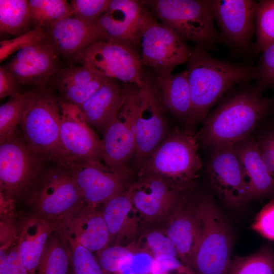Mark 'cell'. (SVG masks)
<instances>
[{"mask_svg": "<svg viewBox=\"0 0 274 274\" xmlns=\"http://www.w3.org/2000/svg\"><path fill=\"white\" fill-rule=\"evenodd\" d=\"M152 274H195L178 256H167L155 259Z\"/></svg>", "mask_w": 274, "mask_h": 274, "instance_id": "f6af8a7d", "label": "cell"}, {"mask_svg": "<svg viewBox=\"0 0 274 274\" xmlns=\"http://www.w3.org/2000/svg\"><path fill=\"white\" fill-rule=\"evenodd\" d=\"M73 58L81 65L91 66L111 79L133 83L138 87L147 84L143 79L140 58L127 46L98 41L80 51Z\"/></svg>", "mask_w": 274, "mask_h": 274, "instance_id": "8fae6325", "label": "cell"}, {"mask_svg": "<svg viewBox=\"0 0 274 274\" xmlns=\"http://www.w3.org/2000/svg\"><path fill=\"white\" fill-rule=\"evenodd\" d=\"M135 119V151L132 168L135 171L164 140L168 133L160 104L151 86L138 87Z\"/></svg>", "mask_w": 274, "mask_h": 274, "instance_id": "9a60e30c", "label": "cell"}, {"mask_svg": "<svg viewBox=\"0 0 274 274\" xmlns=\"http://www.w3.org/2000/svg\"><path fill=\"white\" fill-rule=\"evenodd\" d=\"M141 2L153 10L162 24L184 40L193 41L204 48L211 47L218 40L210 0Z\"/></svg>", "mask_w": 274, "mask_h": 274, "instance_id": "52a82bcc", "label": "cell"}, {"mask_svg": "<svg viewBox=\"0 0 274 274\" xmlns=\"http://www.w3.org/2000/svg\"><path fill=\"white\" fill-rule=\"evenodd\" d=\"M133 249V242L127 246L109 245L95 253L101 267L111 274H116L121 259Z\"/></svg>", "mask_w": 274, "mask_h": 274, "instance_id": "b9f144b4", "label": "cell"}, {"mask_svg": "<svg viewBox=\"0 0 274 274\" xmlns=\"http://www.w3.org/2000/svg\"><path fill=\"white\" fill-rule=\"evenodd\" d=\"M46 38L45 31L40 27H33L26 32L9 40L0 42V61L7 59L14 52L43 41Z\"/></svg>", "mask_w": 274, "mask_h": 274, "instance_id": "74e56055", "label": "cell"}, {"mask_svg": "<svg viewBox=\"0 0 274 274\" xmlns=\"http://www.w3.org/2000/svg\"><path fill=\"white\" fill-rule=\"evenodd\" d=\"M30 25L44 30L72 15L70 3L65 0H29Z\"/></svg>", "mask_w": 274, "mask_h": 274, "instance_id": "f546056e", "label": "cell"}, {"mask_svg": "<svg viewBox=\"0 0 274 274\" xmlns=\"http://www.w3.org/2000/svg\"><path fill=\"white\" fill-rule=\"evenodd\" d=\"M61 222L32 213L21 217L16 229L17 247L30 274H36L47 242Z\"/></svg>", "mask_w": 274, "mask_h": 274, "instance_id": "603a6c76", "label": "cell"}, {"mask_svg": "<svg viewBox=\"0 0 274 274\" xmlns=\"http://www.w3.org/2000/svg\"><path fill=\"white\" fill-rule=\"evenodd\" d=\"M207 171L213 187L228 206L238 209L250 199L248 181L234 146L213 153Z\"/></svg>", "mask_w": 274, "mask_h": 274, "instance_id": "2e32d148", "label": "cell"}, {"mask_svg": "<svg viewBox=\"0 0 274 274\" xmlns=\"http://www.w3.org/2000/svg\"><path fill=\"white\" fill-rule=\"evenodd\" d=\"M214 18L233 46H248L255 22L257 3L251 0H211Z\"/></svg>", "mask_w": 274, "mask_h": 274, "instance_id": "d6986e66", "label": "cell"}, {"mask_svg": "<svg viewBox=\"0 0 274 274\" xmlns=\"http://www.w3.org/2000/svg\"><path fill=\"white\" fill-rule=\"evenodd\" d=\"M0 274H30L19 253L17 236L10 245H1Z\"/></svg>", "mask_w": 274, "mask_h": 274, "instance_id": "ab89813d", "label": "cell"}, {"mask_svg": "<svg viewBox=\"0 0 274 274\" xmlns=\"http://www.w3.org/2000/svg\"><path fill=\"white\" fill-rule=\"evenodd\" d=\"M59 230L94 253L110 245V233L101 210L84 208L63 220Z\"/></svg>", "mask_w": 274, "mask_h": 274, "instance_id": "d4e9b609", "label": "cell"}, {"mask_svg": "<svg viewBox=\"0 0 274 274\" xmlns=\"http://www.w3.org/2000/svg\"><path fill=\"white\" fill-rule=\"evenodd\" d=\"M194 198L199 231L191 268L195 274H227L233 245L231 228L210 196Z\"/></svg>", "mask_w": 274, "mask_h": 274, "instance_id": "277c9868", "label": "cell"}, {"mask_svg": "<svg viewBox=\"0 0 274 274\" xmlns=\"http://www.w3.org/2000/svg\"><path fill=\"white\" fill-rule=\"evenodd\" d=\"M60 105V140L67 161V168L75 163L101 161L102 140L82 111L78 106L62 98Z\"/></svg>", "mask_w": 274, "mask_h": 274, "instance_id": "4fadbf2b", "label": "cell"}, {"mask_svg": "<svg viewBox=\"0 0 274 274\" xmlns=\"http://www.w3.org/2000/svg\"><path fill=\"white\" fill-rule=\"evenodd\" d=\"M151 87L163 111L170 112L190 125L192 105L186 70L166 76H157Z\"/></svg>", "mask_w": 274, "mask_h": 274, "instance_id": "83f0119b", "label": "cell"}, {"mask_svg": "<svg viewBox=\"0 0 274 274\" xmlns=\"http://www.w3.org/2000/svg\"><path fill=\"white\" fill-rule=\"evenodd\" d=\"M58 56L43 40L18 51L4 66L20 85L44 88L60 68Z\"/></svg>", "mask_w": 274, "mask_h": 274, "instance_id": "ac0fdd59", "label": "cell"}, {"mask_svg": "<svg viewBox=\"0 0 274 274\" xmlns=\"http://www.w3.org/2000/svg\"><path fill=\"white\" fill-rule=\"evenodd\" d=\"M134 243L137 248L148 253L155 259L167 256L179 257L173 242L164 228L144 229Z\"/></svg>", "mask_w": 274, "mask_h": 274, "instance_id": "836d02e7", "label": "cell"}, {"mask_svg": "<svg viewBox=\"0 0 274 274\" xmlns=\"http://www.w3.org/2000/svg\"><path fill=\"white\" fill-rule=\"evenodd\" d=\"M154 262L152 256L137 248L133 242L132 250L121 259L116 274H152Z\"/></svg>", "mask_w": 274, "mask_h": 274, "instance_id": "8d00e7d4", "label": "cell"}, {"mask_svg": "<svg viewBox=\"0 0 274 274\" xmlns=\"http://www.w3.org/2000/svg\"><path fill=\"white\" fill-rule=\"evenodd\" d=\"M261 157L274 178V128H268L256 139Z\"/></svg>", "mask_w": 274, "mask_h": 274, "instance_id": "ee69618b", "label": "cell"}, {"mask_svg": "<svg viewBox=\"0 0 274 274\" xmlns=\"http://www.w3.org/2000/svg\"><path fill=\"white\" fill-rule=\"evenodd\" d=\"M70 264L69 242L58 229L50 236L36 274H67Z\"/></svg>", "mask_w": 274, "mask_h": 274, "instance_id": "f1b7e54d", "label": "cell"}, {"mask_svg": "<svg viewBox=\"0 0 274 274\" xmlns=\"http://www.w3.org/2000/svg\"><path fill=\"white\" fill-rule=\"evenodd\" d=\"M186 63L192 105L190 125L203 121L211 107L233 86L255 77V68L215 58L198 45L191 49Z\"/></svg>", "mask_w": 274, "mask_h": 274, "instance_id": "7a4b0ae2", "label": "cell"}, {"mask_svg": "<svg viewBox=\"0 0 274 274\" xmlns=\"http://www.w3.org/2000/svg\"><path fill=\"white\" fill-rule=\"evenodd\" d=\"M139 45L142 63L153 68L160 76H168L176 66L186 63L192 49L151 14L142 27Z\"/></svg>", "mask_w": 274, "mask_h": 274, "instance_id": "30bf717a", "label": "cell"}, {"mask_svg": "<svg viewBox=\"0 0 274 274\" xmlns=\"http://www.w3.org/2000/svg\"><path fill=\"white\" fill-rule=\"evenodd\" d=\"M196 135L189 129L176 128L136 170V176L154 175L189 193L202 167Z\"/></svg>", "mask_w": 274, "mask_h": 274, "instance_id": "3957f363", "label": "cell"}, {"mask_svg": "<svg viewBox=\"0 0 274 274\" xmlns=\"http://www.w3.org/2000/svg\"><path fill=\"white\" fill-rule=\"evenodd\" d=\"M139 102L138 87L128 86L125 101L116 118L104 133L101 160L116 169L132 168L135 151V119Z\"/></svg>", "mask_w": 274, "mask_h": 274, "instance_id": "7c38bea8", "label": "cell"}, {"mask_svg": "<svg viewBox=\"0 0 274 274\" xmlns=\"http://www.w3.org/2000/svg\"><path fill=\"white\" fill-rule=\"evenodd\" d=\"M234 148L248 181L250 199L274 197V178L261 157L256 139L250 134Z\"/></svg>", "mask_w": 274, "mask_h": 274, "instance_id": "4316f807", "label": "cell"}, {"mask_svg": "<svg viewBox=\"0 0 274 274\" xmlns=\"http://www.w3.org/2000/svg\"><path fill=\"white\" fill-rule=\"evenodd\" d=\"M69 169L86 208L98 210L106 202L126 191L134 181L132 168L119 169L101 161L73 163Z\"/></svg>", "mask_w": 274, "mask_h": 274, "instance_id": "9c48e42d", "label": "cell"}, {"mask_svg": "<svg viewBox=\"0 0 274 274\" xmlns=\"http://www.w3.org/2000/svg\"><path fill=\"white\" fill-rule=\"evenodd\" d=\"M27 205L31 206V213L56 221L86 208L69 169L56 164L46 169Z\"/></svg>", "mask_w": 274, "mask_h": 274, "instance_id": "ba28073f", "label": "cell"}, {"mask_svg": "<svg viewBox=\"0 0 274 274\" xmlns=\"http://www.w3.org/2000/svg\"><path fill=\"white\" fill-rule=\"evenodd\" d=\"M251 228L265 238L274 242V198L256 215Z\"/></svg>", "mask_w": 274, "mask_h": 274, "instance_id": "7bdbcfd3", "label": "cell"}, {"mask_svg": "<svg viewBox=\"0 0 274 274\" xmlns=\"http://www.w3.org/2000/svg\"><path fill=\"white\" fill-rule=\"evenodd\" d=\"M255 22V51L262 52L274 42V0H263L257 3Z\"/></svg>", "mask_w": 274, "mask_h": 274, "instance_id": "e575fe53", "label": "cell"}, {"mask_svg": "<svg viewBox=\"0 0 274 274\" xmlns=\"http://www.w3.org/2000/svg\"><path fill=\"white\" fill-rule=\"evenodd\" d=\"M136 177L127 190L145 225L165 221L182 198L189 194L156 176Z\"/></svg>", "mask_w": 274, "mask_h": 274, "instance_id": "5bb4252c", "label": "cell"}, {"mask_svg": "<svg viewBox=\"0 0 274 274\" xmlns=\"http://www.w3.org/2000/svg\"><path fill=\"white\" fill-rule=\"evenodd\" d=\"M165 221L164 229L180 259L191 268L199 231L195 198H190L189 194L186 195Z\"/></svg>", "mask_w": 274, "mask_h": 274, "instance_id": "44dd1931", "label": "cell"}, {"mask_svg": "<svg viewBox=\"0 0 274 274\" xmlns=\"http://www.w3.org/2000/svg\"><path fill=\"white\" fill-rule=\"evenodd\" d=\"M100 210L110 233L109 245H128L144 229L145 225L127 189L106 202Z\"/></svg>", "mask_w": 274, "mask_h": 274, "instance_id": "7402d4cb", "label": "cell"}, {"mask_svg": "<svg viewBox=\"0 0 274 274\" xmlns=\"http://www.w3.org/2000/svg\"><path fill=\"white\" fill-rule=\"evenodd\" d=\"M30 26L28 1L0 0V32L18 36Z\"/></svg>", "mask_w": 274, "mask_h": 274, "instance_id": "4dcf8cb0", "label": "cell"}, {"mask_svg": "<svg viewBox=\"0 0 274 274\" xmlns=\"http://www.w3.org/2000/svg\"><path fill=\"white\" fill-rule=\"evenodd\" d=\"M141 1L112 0L108 10L93 23L109 41L133 47L139 44L142 27L150 14Z\"/></svg>", "mask_w": 274, "mask_h": 274, "instance_id": "e0dca14e", "label": "cell"}, {"mask_svg": "<svg viewBox=\"0 0 274 274\" xmlns=\"http://www.w3.org/2000/svg\"><path fill=\"white\" fill-rule=\"evenodd\" d=\"M127 89L128 86L123 87L112 79L79 108L90 125L104 133L116 118Z\"/></svg>", "mask_w": 274, "mask_h": 274, "instance_id": "484cf974", "label": "cell"}, {"mask_svg": "<svg viewBox=\"0 0 274 274\" xmlns=\"http://www.w3.org/2000/svg\"><path fill=\"white\" fill-rule=\"evenodd\" d=\"M262 52L258 67L255 68V77L257 82L255 88L261 92L274 86V42Z\"/></svg>", "mask_w": 274, "mask_h": 274, "instance_id": "60d3db41", "label": "cell"}, {"mask_svg": "<svg viewBox=\"0 0 274 274\" xmlns=\"http://www.w3.org/2000/svg\"><path fill=\"white\" fill-rule=\"evenodd\" d=\"M227 274H274V249L266 245L250 255L234 257Z\"/></svg>", "mask_w": 274, "mask_h": 274, "instance_id": "1f68e13d", "label": "cell"}, {"mask_svg": "<svg viewBox=\"0 0 274 274\" xmlns=\"http://www.w3.org/2000/svg\"><path fill=\"white\" fill-rule=\"evenodd\" d=\"M41 155L28 146L23 133L15 131L0 142V195L27 204L46 170Z\"/></svg>", "mask_w": 274, "mask_h": 274, "instance_id": "5b68a950", "label": "cell"}, {"mask_svg": "<svg viewBox=\"0 0 274 274\" xmlns=\"http://www.w3.org/2000/svg\"><path fill=\"white\" fill-rule=\"evenodd\" d=\"M44 41L58 57H73L92 44L109 41L106 33L93 23L66 17L44 30Z\"/></svg>", "mask_w": 274, "mask_h": 274, "instance_id": "ffe728a7", "label": "cell"}, {"mask_svg": "<svg viewBox=\"0 0 274 274\" xmlns=\"http://www.w3.org/2000/svg\"><path fill=\"white\" fill-rule=\"evenodd\" d=\"M61 99L44 88L33 91L20 125L32 151L46 161L66 168L60 140Z\"/></svg>", "mask_w": 274, "mask_h": 274, "instance_id": "8992f818", "label": "cell"}, {"mask_svg": "<svg viewBox=\"0 0 274 274\" xmlns=\"http://www.w3.org/2000/svg\"><path fill=\"white\" fill-rule=\"evenodd\" d=\"M72 274H73V273H72Z\"/></svg>", "mask_w": 274, "mask_h": 274, "instance_id": "7dc6e473", "label": "cell"}, {"mask_svg": "<svg viewBox=\"0 0 274 274\" xmlns=\"http://www.w3.org/2000/svg\"><path fill=\"white\" fill-rule=\"evenodd\" d=\"M111 80L94 67L82 64L59 68L50 81L63 100L79 107Z\"/></svg>", "mask_w": 274, "mask_h": 274, "instance_id": "cb8c5ba5", "label": "cell"}, {"mask_svg": "<svg viewBox=\"0 0 274 274\" xmlns=\"http://www.w3.org/2000/svg\"><path fill=\"white\" fill-rule=\"evenodd\" d=\"M272 99L256 88L237 93L203 120L198 142L214 153L234 146L248 135L271 112Z\"/></svg>", "mask_w": 274, "mask_h": 274, "instance_id": "6da1fadb", "label": "cell"}, {"mask_svg": "<svg viewBox=\"0 0 274 274\" xmlns=\"http://www.w3.org/2000/svg\"><path fill=\"white\" fill-rule=\"evenodd\" d=\"M20 84L16 78L2 66L0 67V98L11 97L18 93Z\"/></svg>", "mask_w": 274, "mask_h": 274, "instance_id": "bcb514c9", "label": "cell"}, {"mask_svg": "<svg viewBox=\"0 0 274 274\" xmlns=\"http://www.w3.org/2000/svg\"><path fill=\"white\" fill-rule=\"evenodd\" d=\"M33 91L18 93L9 97L0 106V142L11 135L20 125Z\"/></svg>", "mask_w": 274, "mask_h": 274, "instance_id": "d6a6232c", "label": "cell"}, {"mask_svg": "<svg viewBox=\"0 0 274 274\" xmlns=\"http://www.w3.org/2000/svg\"><path fill=\"white\" fill-rule=\"evenodd\" d=\"M66 238L70 246L73 274H111L101 267L95 253L75 240Z\"/></svg>", "mask_w": 274, "mask_h": 274, "instance_id": "d590c367", "label": "cell"}, {"mask_svg": "<svg viewBox=\"0 0 274 274\" xmlns=\"http://www.w3.org/2000/svg\"><path fill=\"white\" fill-rule=\"evenodd\" d=\"M112 0H72V17L94 23L108 10Z\"/></svg>", "mask_w": 274, "mask_h": 274, "instance_id": "f35d334b", "label": "cell"}]
</instances>
